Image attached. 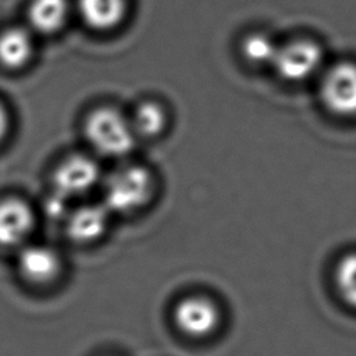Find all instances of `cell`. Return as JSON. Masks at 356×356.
I'll list each match as a JSON object with an SVG mask.
<instances>
[{"mask_svg":"<svg viewBox=\"0 0 356 356\" xmlns=\"http://www.w3.org/2000/svg\"><path fill=\"white\" fill-rule=\"evenodd\" d=\"M100 188V200L113 216H134L154 200L157 178L145 164L125 163L104 175Z\"/></svg>","mask_w":356,"mask_h":356,"instance_id":"obj_1","label":"cell"},{"mask_svg":"<svg viewBox=\"0 0 356 356\" xmlns=\"http://www.w3.org/2000/svg\"><path fill=\"white\" fill-rule=\"evenodd\" d=\"M83 134L92 153L106 159L124 160L138 143L129 117L114 107H99L89 113L83 124Z\"/></svg>","mask_w":356,"mask_h":356,"instance_id":"obj_2","label":"cell"},{"mask_svg":"<svg viewBox=\"0 0 356 356\" xmlns=\"http://www.w3.org/2000/svg\"><path fill=\"white\" fill-rule=\"evenodd\" d=\"M104 174L93 153H71L63 157L51 171V193L72 202L100 188Z\"/></svg>","mask_w":356,"mask_h":356,"instance_id":"obj_3","label":"cell"},{"mask_svg":"<svg viewBox=\"0 0 356 356\" xmlns=\"http://www.w3.org/2000/svg\"><path fill=\"white\" fill-rule=\"evenodd\" d=\"M171 320L175 330L185 338L203 341L220 331L224 313L214 298L206 293H188L174 303Z\"/></svg>","mask_w":356,"mask_h":356,"instance_id":"obj_4","label":"cell"},{"mask_svg":"<svg viewBox=\"0 0 356 356\" xmlns=\"http://www.w3.org/2000/svg\"><path fill=\"white\" fill-rule=\"evenodd\" d=\"M17 270L28 285L47 289L63 278L65 261L57 248L31 241L18 249Z\"/></svg>","mask_w":356,"mask_h":356,"instance_id":"obj_5","label":"cell"},{"mask_svg":"<svg viewBox=\"0 0 356 356\" xmlns=\"http://www.w3.org/2000/svg\"><path fill=\"white\" fill-rule=\"evenodd\" d=\"M114 216L102 200L76 204L61 220L65 238L78 246H90L102 241Z\"/></svg>","mask_w":356,"mask_h":356,"instance_id":"obj_6","label":"cell"},{"mask_svg":"<svg viewBox=\"0 0 356 356\" xmlns=\"http://www.w3.org/2000/svg\"><path fill=\"white\" fill-rule=\"evenodd\" d=\"M38 216L22 197L8 196L0 200V246L19 249L32 241Z\"/></svg>","mask_w":356,"mask_h":356,"instance_id":"obj_7","label":"cell"},{"mask_svg":"<svg viewBox=\"0 0 356 356\" xmlns=\"http://www.w3.org/2000/svg\"><path fill=\"white\" fill-rule=\"evenodd\" d=\"M321 100L335 115H356V64L338 63L324 75L321 82Z\"/></svg>","mask_w":356,"mask_h":356,"instance_id":"obj_8","label":"cell"},{"mask_svg":"<svg viewBox=\"0 0 356 356\" xmlns=\"http://www.w3.org/2000/svg\"><path fill=\"white\" fill-rule=\"evenodd\" d=\"M324 51L313 40H296L278 47L273 65L278 75L289 82L309 79L321 67Z\"/></svg>","mask_w":356,"mask_h":356,"instance_id":"obj_9","label":"cell"},{"mask_svg":"<svg viewBox=\"0 0 356 356\" xmlns=\"http://www.w3.org/2000/svg\"><path fill=\"white\" fill-rule=\"evenodd\" d=\"M33 40L25 28H8L0 33V63L7 68H21L32 57Z\"/></svg>","mask_w":356,"mask_h":356,"instance_id":"obj_10","label":"cell"},{"mask_svg":"<svg viewBox=\"0 0 356 356\" xmlns=\"http://www.w3.org/2000/svg\"><path fill=\"white\" fill-rule=\"evenodd\" d=\"M78 10L89 26L106 31L120 24L127 11V0H78Z\"/></svg>","mask_w":356,"mask_h":356,"instance_id":"obj_11","label":"cell"},{"mask_svg":"<svg viewBox=\"0 0 356 356\" xmlns=\"http://www.w3.org/2000/svg\"><path fill=\"white\" fill-rule=\"evenodd\" d=\"M68 10V0H32L28 18L35 31L53 33L65 24Z\"/></svg>","mask_w":356,"mask_h":356,"instance_id":"obj_12","label":"cell"},{"mask_svg":"<svg viewBox=\"0 0 356 356\" xmlns=\"http://www.w3.org/2000/svg\"><path fill=\"white\" fill-rule=\"evenodd\" d=\"M129 120L138 139L157 138L167 127L165 110L156 102L140 103Z\"/></svg>","mask_w":356,"mask_h":356,"instance_id":"obj_13","label":"cell"},{"mask_svg":"<svg viewBox=\"0 0 356 356\" xmlns=\"http://www.w3.org/2000/svg\"><path fill=\"white\" fill-rule=\"evenodd\" d=\"M334 285L342 302L356 309V250L338 259L334 267Z\"/></svg>","mask_w":356,"mask_h":356,"instance_id":"obj_14","label":"cell"},{"mask_svg":"<svg viewBox=\"0 0 356 356\" xmlns=\"http://www.w3.org/2000/svg\"><path fill=\"white\" fill-rule=\"evenodd\" d=\"M278 47L280 46L264 33L249 35L242 43L243 56L253 64H273Z\"/></svg>","mask_w":356,"mask_h":356,"instance_id":"obj_15","label":"cell"},{"mask_svg":"<svg viewBox=\"0 0 356 356\" xmlns=\"http://www.w3.org/2000/svg\"><path fill=\"white\" fill-rule=\"evenodd\" d=\"M10 129V117L6 107L0 103V145L6 139Z\"/></svg>","mask_w":356,"mask_h":356,"instance_id":"obj_16","label":"cell"}]
</instances>
